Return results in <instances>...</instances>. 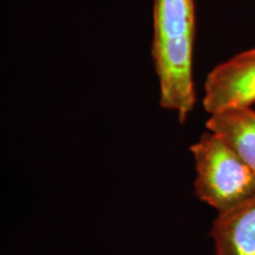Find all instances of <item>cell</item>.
<instances>
[{
	"mask_svg": "<svg viewBox=\"0 0 255 255\" xmlns=\"http://www.w3.org/2000/svg\"><path fill=\"white\" fill-rule=\"evenodd\" d=\"M190 151L195 161V195L218 214L255 195L253 170L216 133L202 132Z\"/></svg>",
	"mask_w": 255,
	"mask_h": 255,
	"instance_id": "cell-2",
	"label": "cell"
},
{
	"mask_svg": "<svg viewBox=\"0 0 255 255\" xmlns=\"http://www.w3.org/2000/svg\"><path fill=\"white\" fill-rule=\"evenodd\" d=\"M255 103V49L220 64L207 76L203 108L210 115Z\"/></svg>",
	"mask_w": 255,
	"mask_h": 255,
	"instance_id": "cell-3",
	"label": "cell"
},
{
	"mask_svg": "<svg viewBox=\"0 0 255 255\" xmlns=\"http://www.w3.org/2000/svg\"><path fill=\"white\" fill-rule=\"evenodd\" d=\"M215 255H255V195L213 222Z\"/></svg>",
	"mask_w": 255,
	"mask_h": 255,
	"instance_id": "cell-4",
	"label": "cell"
},
{
	"mask_svg": "<svg viewBox=\"0 0 255 255\" xmlns=\"http://www.w3.org/2000/svg\"><path fill=\"white\" fill-rule=\"evenodd\" d=\"M195 41L194 0H154L152 58L159 83V105L180 123L196 103L193 81Z\"/></svg>",
	"mask_w": 255,
	"mask_h": 255,
	"instance_id": "cell-1",
	"label": "cell"
},
{
	"mask_svg": "<svg viewBox=\"0 0 255 255\" xmlns=\"http://www.w3.org/2000/svg\"><path fill=\"white\" fill-rule=\"evenodd\" d=\"M207 130L218 135L255 174V111L234 108L210 115Z\"/></svg>",
	"mask_w": 255,
	"mask_h": 255,
	"instance_id": "cell-5",
	"label": "cell"
}]
</instances>
